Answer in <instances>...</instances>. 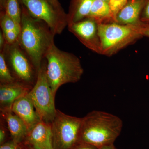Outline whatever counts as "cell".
Instances as JSON below:
<instances>
[{
    "label": "cell",
    "instance_id": "cell-16",
    "mask_svg": "<svg viewBox=\"0 0 149 149\" xmlns=\"http://www.w3.org/2000/svg\"><path fill=\"white\" fill-rule=\"evenodd\" d=\"M87 17L92 19L97 24L109 21L114 22L109 4L101 0H94Z\"/></svg>",
    "mask_w": 149,
    "mask_h": 149
},
{
    "label": "cell",
    "instance_id": "cell-11",
    "mask_svg": "<svg viewBox=\"0 0 149 149\" xmlns=\"http://www.w3.org/2000/svg\"><path fill=\"white\" fill-rule=\"evenodd\" d=\"M32 88L16 81L0 84L1 112L11 111L14 102L17 99L27 95Z\"/></svg>",
    "mask_w": 149,
    "mask_h": 149
},
{
    "label": "cell",
    "instance_id": "cell-14",
    "mask_svg": "<svg viewBox=\"0 0 149 149\" xmlns=\"http://www.w3.org/2000/svg\"><path fill=\"white\" fill-rule=\"evenodd\" d=\"M1 115L5 121L11 139L23 143L29 131L24 121L12 111L1 112Z\"/></svg>",
    "mask_w": 149,
    "mask_h": 149
},
{
    "label": "cell",
    "instance_id": "cell-2",
    "mask_svg": "<svg viewBox=\"0 0 149 149\" xmlns=\"http://www.w3.org/2000/svg\"><path fill=\"white\" fill-rule=\"evenodd\" d=\"M122 120L114 115L95 110L82 118L80 142L97 148L114 144L120 135Z\"/></svg>",
    "mask_w": 149,
    "mask_h": 149
},
{
    "label": "cell",
    "instance_id": "cell-29",
    "mask_svg": "<svg viewBox=\"0 0 149 149\" xmlns=\"http://www.w3.org/2000/svg\"><path fill=\"white\" fill-rule=\"evenodd\" d=\"M6 0H0V8L1 11L4 10L5 6Z\"/></svg>",
    "mask_w": 149,
    "mask_h": 149
},
{
    "label": "cell",
    "instance_id": "cell-23",
    "mask_svg": "<svg viewBox=\"0 0 149 149\" xmlns=\"http://www.w3.org/2000/svg\"><path fill=\"white\" fill-rule=\"evenodd\" d=\"M24 147L22 143H18L11 139L0 145V149H23Z\"/></svg>",
    "mask_w": 149,
    "mask_h": 149
},
{
    "label": "cell",
    "instance_id": "cell-3",
    "mask_svg": "<svg viewBox=\"0 0 149 149\" xmlns=\"http://www.w3.org/2000/svg\"><path fill=\"white\" fill-rule=\"evenodd\" d=\"M47 75L54 95L60 87L66 83H76L84 70L80 59L71 53L62 51L54 44L46 54Z\"/></svg>",
    "mask_w": 149,
    "mask_h": 149
},
{
    "label": "cell",
    "instance_id": "cell-30",
    "mask_svg": "<svg viewBox=\"0 0 149 149\" xmlns=\"http://www.w3.org/2000/svg\"><path fill=\"white\" fill-rule=\"evenodd\" d=\"M56 5L57 6H61L60 3L59 2L58 0H52Z\"/></svg>",
    "mask_w": 149,
    "mask_h": 149
},
{
    "label": "cell",
    "instance_id": "cell-12",
    "mask_svg": "<svg viewBox=\"0 0 149 149\" xmlns=\"http://www.w3.org/2000/svg\"><path fill=\"white\" fill-rule=\"evenodd\" d=\"M11 111L24 121L29 130L41 120L29 93L16 100Z\"/></svg>",
    "mask_w": 149,
    "mask_h": 149
},
{
    "label": "cell",
    "instance_id": "cell-21",
    "mask_svg": "<svg viewBox=\"0 0 149 149\" xmlns=\"http://www.w3.org/2000/svg\"><path fill=\"white\" fill-rule=\"evenodd\" d=\"M2 32L7 44L12 45L18 41L20 32L16 30H10Z\"/></svg>",
    "mask_w": 149,
    "mask_h": 149
},
{
    "label": "cell",
    "instance_id": "cell-22",
    "mask_svg": "<svg viewBox=\"0 0 149 149\" xmlns=\"http://www.w3.org/2000/svg\"><path fill=\"white\" fill-rule=\"evenodd\" d=\"M1 117L0 125V145L11 139L10 137H8V133H10V132L7 126L5 125V123H4V120L2 117Z\"/></svg>",
    "mask_w": 149,
    "mask_h": 149
},
{
    "label": "cell",
    "instance_id": "cell-25",
    "mask_svg": "<svg viewBox=\"0 0 149 149\" xmlns=\"http://www.w3.org/2000/svg\"><path fill=\"white\" fill-rule=\"evenodd\" d=\"M141 21L143 23L149 24V0H147L141 13Z\"/></svg>",
    "mask_w": 149,
    "mask_h": 149
},
{
    "label": "cell",
    "instance_id": "cell-32",
    "mask_svg": "<svg viewBox=\"0 0 149 149\" xmlns=\"http://www.w3.org/2000/svg\"><path fill=\"white\" fill-rule=\"evenodd\" d=\"M23 149H33L30 147L27 146H24V148Z\"/></svg>",
    "mask_w": 149,
    "mask_h": 149
},
{
    "label": "cell",
    "instance_id": "cell-4",
    "mask_svg": "<svg viewBox=\"0 0 149 149\" xmlns=\"http://www.w3.org/2000/svg\"><path fill=\"white\" fill-rule=\"evenodd\" d=\"M98 32L101 54L107 56L114 54L142 37L133 26L115 22L98 23Z\"/></svg>",
    "mask_w": 149,
    "mask_h": 149
},
{
    "label": "cell",
    "instance_id": "cell-6",
    "mask_svg": "<svg viewBox=\"0 0 149 149\" xmlns=\"http://www.w3.org/2000/svg\"><path fill=\"white\" fill-rule=\"evenodd\" d=\"M82 118L67 115L57 109L51 123L54 149H72L80 142Z\"/></svg>",
    "mask_w": 149,
    "mask_h": 149
},
{
    "label": "cell",
    "instance_id": "cell-13",
    "mask_svg": "<svg viewBox=\"0 0 149 149\" xmlns=\"http://www.w3.org/2000/svg\"><path fill=\"white\" fill-rule=\"evenodd\" d=\"M147 0H128L117 13L115 22L123 25H138Z\"/></svg>",
    "mask_w": 149,
    "mask_h": 149
},
{
    "label": "cell",
    "instance_id": "cell-24",
    "mask_svg": "<svg viewBox=\"0 0 149 149\" xmlns=\"http://www.w3.org/2000/svg\"><path fill=\"white\" fill-rule=\"evenodd\" d=\"M133 26L142 37L144 36L149 38V24L141 22L138 25Z\"/></svg>",
    "mask_w": 149,
    "mask_h": 149
},
{
    "label": "cell",
    "instance_id": "cell-26",
    "mask_svg": "<svg viewBox=\"0 0 149 149\" xmlns=\"http://www.w3.org/2000/svg\"><path fill=\"white\" fill-rule=\"evenodd\" d=\"M72 149H99V148L91 144L80 142Z\"/></svg>",
    "mask_w": 149,
    "mask_h": 149
},
{
    "label": "cell",
    "instance_id": "cell-15",
    "mask_svg": "<svg viewBox=\"0 0 149 149\" xmlns=\"http://www.w3.org/2000/svg\"><path fill=\"white\" fill-rule=\"evenodd\" d=\"M93 1L71 0L67 13L68 24L81 21L86 18L90 13Z\"/></svg>",
    "mask_w": 149,
    "mask_h": 149
},
{
    "label": "cell",
    "instance_id": "cell-17",
    "mask_svg": "<svg viewBox=\"0 0 149 149\" xmlns=\"http://www.w3.org/2000/svg\"><path fill=\"white\" fill-rule=\"evenodd\" d=\"M3 11L20 26L22 9L19 0H6Z\"/></svg>",
    "mask_w": 149,
    "mask_h": 149
},
{
    "label": "cell",
    "instance_id": "cell-5",
    "mask_svg": "<svg viewBox=\"0 0 149 149\" xmlns=\"http://www.w3.org/2000/svg\"><path fill=\"white\" fill-rule=\"evenodd\" d=\"M40 120L51 123L56 113L54 95L47 77V61L43 60L35 85L29 93Z\"/></svg>",
    "mask_w": 149,
    "mask_h": 149
},
{
    "label": "cell",
    "instance_id": "cell-19",
    "mask_svg": "<svg viewBox=\"0 0 149 149\" xmlns=\"http://www.w3.org/2000/svg\"><path fill=\"white\" fill-rule=\"evenodd\" d=\"M0 22L2 32L16 30L20 32V26L17 24L11 17L8 15L4 11H1Z\"/></svg>",
    "mask_w": 149,
    "mask_h": 149
},
{
    "label": "cell",
    "instance_id": "cell-1",
    "mask_svg": "<svg viewBox=\"0 0 149 149\" xmlns=\"http://www.w3.org/2000/svg\"><path fill=\"white\" fill-rule=\"evenodd\" d=\"M19 46L28 56L37 72L46 54L54 44L55 35L42 20L35 18L22 4Z\"/></svg>",
    "mask_w": 149,
    "mask_h": 149
},
{
    "label": "cell",
    "instance_id": "cell-8",
    "mask_svg": "<svg viewBox=\"0 0 149 149\" xmlns=\"http://www.w3.org/2000/svg\"><path fill=\"white\" fill-rule=\"evenodd\" d=\"M2 51L15 81L33 87L37 80V71L18 41L12 45L6 44Z\"/></svg>",
    "mask_w": 149,
    "mask_h": 149
},
{
    "label": "cell",
    "instance_id": "cell-9",
    "mask_svg": "<svg viewBox=\"0 0 149 149\" xmlns=\"http://www.w3.org/2000/svg\"><path fill=\"white\" fill-rule=\"evenodd\" d=\"M70 32L88 49L101 54V45L98 32V24L94 19L86 17L68 25Z\"/></svg>",
    "mask_w": 149,
    "mask_h": 149
},
{
    "label": "cell",
    "instance_id": "cell-7",
    "mask_svg": "<svg viewBox=\"0 0 149 149\" xmlns=\"http://www.w3.org/2000/svg\"><path fill=\"white\" fill-rule=\"evenodd\" d=\"M29 13L47 24L55 35L61 34L68 24L67 13L52 0H19Z\"/></svg>",
    "mask_w": 149,
    "mask_h": 149
},
{
    "label": "cell",
    "instance_id": "cell-27",
    "mask_svg": "<svg viewBox=\"0 0 149 149\" xmlns=\"http://www.w3.org/2000/svg\"><path fill=\"white\" fill-rule=\"evenodd\" d=\"M6 43L3 34L2 32H0V51L2 50L5 46Z\"/></svg>",
    "mask_w": 149,
    "mask_h": 149
},
{
    "label": "cell",
    "instance_id": "cell-28",
    "mask_svg": "<svg viewBox=\"0 0 149 149\" xmlns=\"http://www.w3.org/2000/svg\"><path fill=\"white\" fill-rule=\"evenodd\" d=\"M99 149H117V148L115 146L114 144H112L100 147L99 148Z\"/></svg>",
    "mask_w": 149,
    "mask_h": 149
},
{
    "label": "cell",
    "instance_id": "cell-10",
    "mask_svg": "<svg viewBox=\"0 0 149 149\" xmlns=\"http://www.w3.org/2000/svg\"><path fill=\"white\" fill-rule=\"evenodd\" d=\"M23 143L33 149H54L51 123L40 120L29 130Z\"/></svg>",
    "mask_w": 149,
    "mask_h": 149
},
{
    "label": "cell",
    "instance_id": "cell-18",
    "mask_svg": "<svg viewBox=\"0 0 149 149\" xmlns=\"http://www.w3.org/2000/svg\"><path fill=\"white\" fill-rule=\"evenodd\" d=\"M15 81L10 72L3 51L0 53V84H6Z\"/></svg>",
    "mask_w": 149,
    "mask_h": 149
},
{
    "label": "cell",
    "instance_id": "cell-31",
    "mask_svg": "<svg viewBox=\"0 0 149 149\" xmlns=\"http://www.w3.org/2000/svg\"><path fill=\"white\" fill-rule=\"evenodd\" d=\"M101 1H103L107 3H109V4L110 2V0H101Z\"/></svg>",
    "mask_w": 149,
    "mask_h": 149
},
{
    "label": "cell",
    "instance_id": "cell-20",
    "mask_svg": "<svg viewBox=\"0 0 149 149\" xmlns=\"http://www.w3.org/2000/svg\"><path fill=\"white\" fill-rule=\"evenodd\" d=\"M128 0H110L109 5L113 16V21L115 22L116 17L119 11L125 5Z\"/></svg>",
    "mask_w": 149,
    "mask_h": 149
}]
</instances>
